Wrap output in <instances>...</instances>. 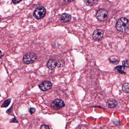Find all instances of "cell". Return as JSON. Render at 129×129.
<instances>
[{"label":"cell","instance_id":"obj_1","mask_svg":"<svg viewBox=\"0 0 129 129\" xmlns=\"http://www.w3.org/2000/svg\"><path fill=\"white\" fill-rule=\"evenodd\" d=\"M116 28L120 32H127L129 30V21L128 19L125 17L118 19L116 22Z\"/></svg>","mask_w":129,"mask_h":129},{"label":"cell","instance_id":"obj_2","mask_svg":"<svg viewBox=\"0 0 129 129\" xmlns=\"http://www.w3.org/2000/svg\"><path fill=\"white\" fill-rule=\"evenodd\" d=\"M37 58V56L35 53L28 52L24 55L23 62L25 64H29L33 63Z\"/></svg>","mask_w":129,"mask_h":129},{"label":"cell","instance_id":"obj_3","mask_svg":"<svg viewBox=\"0 0 129 129\" xmlns=\"http://www.w3.org/2000/svg\"><path fill=\"white\" fill-rule=\"evenodd\" d=\"M45 8L42 6L39 7L36 9L34 13V16L37 19H42L46 14Z\"/></svg>","mask_w":129,"mask_h":129},{"label":"cell","instance_id":"obj_4","mask_svg":"<svg viewBox=\"0 0 129 129\" xmlns=\"http://www.w3.org/2000/svg\"><path fill=\"white\" fill-rule=\"evenodd\" d=\"M108 16V12L106 10L101 9L97 11L96 14V17L99 21H102L106 20Z\"/></svg>","mask_w":129,"mask_h":129},{"label":"cell","instance_id":"obj_5","mask_svg":"<svg viewBox=\"0 0 129 129\" xmlns=\"http://www.w3.org/2000/svg\"><path fill=\"white\" fill-rule=\"evenodd\" d=\"M65 105V104L64 101L60 99H56L52 102L51 104L52 108L55 110H58L64 107Z\"/></svg>","mask_w":129,"mask_h":129},{"label":"cell","instance_id":"obj_6","mask_svg":"<svg viewBox=\"0 0 129 129\" xmlns=\"http://www.w3.org/2000/svg\"><path fill=\"white\" fill-rule=\"evenodd\" d=\"M38 86L40 90L44 92L51 89L52 87V85L51 82L45 80L40 83Z\"/></svg>","mask_w":129,"mask_h":129},{"label":"cell","instance_id":"obj_7","mask_svg":"<svg viewBox=\"0 0 129 129\" xmlns=\"http://www.w3.org/2000/svg\"><path fill=\"white\" fill-rule=\"evenodd\" d=\"M104 32L101 29H97L93 32L92 37L95 40L100 41L101 40L103 36Z\"/></svg>","mask_w":129,"mask_h":129},{"label":"cell","instance_id":"obj_8","mask_svg":"<svg viewBox=\"0 0 129 129\" xmlns=\"http://www.w3.org/2000/svg\"><path fill=\"white\" fill-rule=\"evenodd\" d=\"M47 68L50 70H53L57 66V62L54 59H49L47 63Z\"/></svg>","mask_w":129,"mask_h":129},{"label":"cell","instance_id":"obj_9","mask_svg":"<svg viewBox=\"0 0 129 129\" xmlns=\"http://www.w3.org/2000/svg\"><path fill=\"white\" fill-rule=\"evenodd\" d=\"M117 101L114 99H110L108 100L106 103V105L108 108H115L117 106Z\"/></svg>","mask_w":129,"mask_h":129},{"label":"cell","instance_id":"obj_10","mask_svg":"<svg viewBox=\"0 0 129 129\" xmlns=\"http://www.w3.org/2000/svg\"><path fill=\"white\" fill-rule=\"evenodd\" d=\"M71 17L69 14L64 13L62 14L60 17V20L62 22H66L70 21Z\"/></svg>","mask_w":129,"mask_h":129},{"label":"cell","instance_id":"obj_11","mask_svg":"<svg viewBox=\"0 0 129 129\" xmlns=\"http://www.w3.org/2000/svg\"><path fill=\"white\" fill-rule=\"evenodd\" d=\"M122 89L123 92L129 93V83H125L123 85Z\"/></svg>","mask_w":129,"mask_h":129},{"label":"cell","instance_id":"obj_12","mask_svg":"<svg viewBox=\"0 0 129 129\" xmlns=\"http://www.w3.org/2000/svg\"><path fill=\"white\" fill-rule=\"evenodd\" d=\"M125 67L123 66H118L116 67L115 68L116 71L117 72L119 73L122 74L124 73V71L125 70Z\"/></svg>","mask_w":129,"mask_h":129},{"label":"cell","instance_id":"obj_13","mask_svg":"<svg viewBox=\"0 0 129 129\" xmlns=\"http://www.w3.org/2000/svg\"><path fill=\"white\" fill-rule=\"evenodd\" d=\"M11 100H11V99H8L5 100L3 102V103L1 106V107L2 108H6V107H7L10 105V103H11Z\"/></svg>","mask_w":129,"mask_h":129},{"label":"cell","instance_id":"obj_14","mask_svg":"<svg viewBox=\"0 0 129 129\" xmlns=\"http://www.w3.org/2000/svg\"><path fill=\"white\" fill-rule=\"evenodd\" d=\"M85 4L88 6H92L94 3V0H85Z\"/></svg>","mask_w":129,"mask_h":129},{"label":"cell","instance_id":"obj_15","mask_svg":"<svg viewBox=\"0 0 129 129\" xmlns=\"http://www.w3.org/2000/svg\"><path fill=\"white\" fill-rule=\"evenodd\" d=\"M123 66L128 68L129 67V60H126L122 61Z\"/></svg>","mask_w":129,"mask_h":129},{"label":"cell","instance_id":"obj_16","mask_svg":"<svg viewBox=\"0 0 129 129\" xmlns=\"http://www.w3.org/2000/svg\"><path fill=\"white\" fill-rule=\"evenodd\" d=\"M64 62L63 60H60L57 62V66L59 67H62L64 66Z\"/></svg>","mask_w":129,"mask_h":129},{"label":"cell","instance_id":"obj_17","mask_svg":"<svg viewBox=\"0 0 129 129\" xmlns=\"http://www.w3.org/2000/svg\"><path fill=\"white\" fill-rule=\"evenodd\" d=\"M36 111V109L34 108H30L29 109V111L31 114H33Z\"/></svg>","mask_w":129,"mask_h":129},{"label":"cell","instance_id":"obj_18","mask_svg":"<svg viewBox=\"0 0 129 129\" xmlns=\"http://www.w3.org/2000/svg\"><path fill=\"white\" fill-rule=\"evenodd\" d=\"M40 128V129H50V128L46 125H41Z\"/></svg>","mask_w":129,"mask_h":129},{"label":"cell","instance_id":"obj_19","mask_svg":"<svg viewBox=\"0 0 129 129\" xmlns=\"http://www.w3.org/2000/svg\"><path fill=\"white\" fill-rule=\"evenodd\" d=\"M10 123H18V121L17 120L16 118L14 117L12 119H11V120L10 121Z\"/></svg>","mask_w":129,"mask_h":129},{"label":"cell","instance_id":"obj_20","mask_svg":"<svg viewBox=\"0 0 129 129\" xmlns=\"http://www.w3.org/2000/svg\"><path fill=\"white\" fill-rule=\"evenodd\" d=\"M13 107L12 106H11L9 109H8L6 111V113H7L8 114H10L12 113V109Z\"/></svg>","mask_w":129,"mask_h":129},{"label":"cell","instance_id":"obj_21","mask_svg":"<svg viewBox=\"0 0 129 129\" xmlns=\"http://www.w3.org/2000/svg\"><path fill=\"white\" fill-rule=\"evenodd\" d=\"M22 0H12L14 4H17L20 2Z\"/></svg>","mask_w":129,"mask_h":129},{"label":"cell","instance_id":"obj_22","mask_svg":"<svg viewBox=\"0 0 129 129\" xmlns=\"http://www.w3.org/2000/svg\"><path fill=\"white\" fill-rule=\"evenodd\" d=\"M66 3H69L73 1L74 0H64Z\"/></svg>","mask_w":129,"mask_h":129},{"label":"cell","instance_id":"obj_23","mask_svg":"<svg viewBox=\"0 0 129 129\" xmlns=\"http://www.w3.org/2000/svg\"><path fill=\"white\" fill-rule=\"evenodd\" d=\"M1 53V50H0V53Z\"/></svg>","mask_w":129,"mask_h":129}]
</instances>
